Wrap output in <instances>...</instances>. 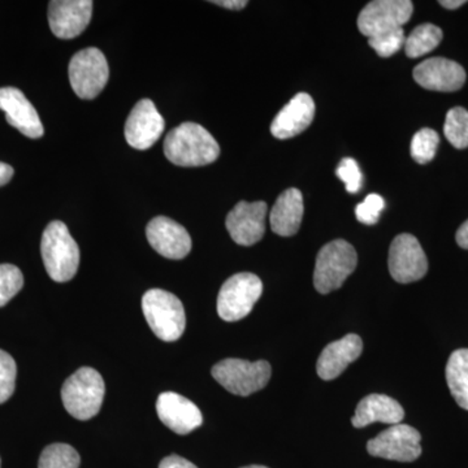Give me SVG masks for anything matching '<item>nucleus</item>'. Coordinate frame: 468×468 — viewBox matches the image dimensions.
<instances>
[{
    "label": "nucleus",
    "instance_id": "28",
    "mask_svg": "<svg viewBox=\"0 0 468 468\" xmlns=\"http://www.w3.org/2000/svg\"><path fill=\"white\" fill-rule=\"evenodd\" d=\"M24 276L14 264H0V307L5 306L23 289Z\"/></svg>",
    "mask_w": 468,
    "mask_h": 468
},
{
    "label": "nucleus",
    "instance_id": "26",
    "mask_svg": "<svg viewBox=\"0 0 468 468\" xmlns=\"http://www.w3.org/2000/svg\"><path fill=\"white\" fill-rule=\"evenodd\" d=\"M443 133L449 143L458 150L468 147V111L463 107H454L446 113Z\"/></svg>",
    "mask_w": 468,
    "mask_h": 468
},
{
    "label": "nucleus",
    "instance_id": "16",
    "mask_svg": "<svg viewBox=\"0 0 468 468\" xmlns=\"http://www.w3.org/2000/svg\"><path fill=\"white\" fill-rule=\"evenodd\" d=\"M414 80L427 90L452 92L463 88L466 72L457 61L431 58L415 67Z\"/></svg>",
    "mask_w": 468,
    "mask_h": 468
},
{
    "label": "nucleus",
    "instance_id": "2",
    "mask_svg": "<svg viewBox=\"0 0 468 468\" xmlns=\"http://www.w3.org/2000/svg\"><path fill=\"white\" fill-rule=\"evenodd\" d=\"M43 264L54 282H67L76 276L80 266L79 245L66 224L51 221L41 241Z\"/></svg>",
    "mask_w": 468,
    "mask_h": 468
},
{
    "label": "nucleus",
    "instance_id": "29",
    "mask_svg": "<svg viewBox=\"0 0 468 468\" xmlns=\"http://www.w3.org/2000/svg\"><path fill=\"white\" fill-rule=\"evenodd\" d=\"M406 37L403 29L390 30V32L378 34L368 38L369 46L377 51L378 57L390 58L401 50L405 46Z\"/></svg>",
    "mask_w": 468,
    "mask_h": 468
},
{
    "label": "nucleus",
    "instance_id": "34",
    "mask_svg": "<svg viewBox=\"0 0 468 468\" xmlns=\"http://www.w3.org/2000/svg\"><path fill=\"white\" fill-rule=\"evenodd\" d=\"M212 5H217L218 7L227 9H232V11H239L248 5L246 0H217V2H211Z\"/></svg>",
    "mask_w": 468,
    "mask_h": 468
},
{
    "label": "nucleus",
    "instance_id": "13",
    "mask_svg": "<svg viewBox=\"0 0 468 468\" xmlns=\"http://www.w3.org/2000/svg\"><path fill=\"white\" fill-rule=\"evenodd\" d=\"M266 202H239L228 214L226 227L234 242L252 246L266 232Z\"/></svg>",
    "mask_w": 468,
    "mask_h": 468
},
{
    "label": "nucleus",
    "instance_id": "15",
    "mask_svg": "<svg viewBox=\"0 0 468 468\" xmlns=\"http://www.w3.org/2000/svg\"><path fill=\"white\" fill-rule=\"evenodd\" d=\"M146 236L151 248L168 260H184L192 250L187 230L169 218H154L146 228Z\"/></svg>",
    "mask_w": 468,
    "mask_h": 468
},
{
    "label": "nucleus",
    "instance_id": "8",
    "mask_svg": "<svg viewBox=\"0 0 468 468\" xmlns=\"http://www.w3.org/2000/svg\"><path fill=\"white\" fill-rule=\"evenodd\" d=\"M110 69L103 52L88 48L70 58L69 82L77 97L94 100L106 88Z\"/></svg>",
    "mask_w": 468,
    "mask_h": 468
},
{
    "label": "nucleus",
    "instance_id": "12",
    "mask_svg": "<svg viewBox=\"0 0 468 468\" xmlns=\"http://www.w3.org/2000/svg\"><path fill=\"white\" fill-rule=\"evenodd\" d=\"M165 122L155 104L150 100H141L126 120V143L135 150H147L162 137Z\"/></svg>",
    "mask_w": 468,
    "mask_h": 468
},
{
    "label": "nucleus",
    "instance_id": "30",
    "mask_svg": "<svg viewBox=\"0 0 468 468\" xmlns=\"http://www.w3.org/2000/svg\"><path fill=\"white\" fill-rule=\"evenodd\" d=\"M16 362L5 351L0 350V405L11 399L16 387Z\"/></svg>",
    "mask_w": 468,
    "mask_h": 468
},
{
    "label": "nucleus",
    "instance_id": "11",
    "mask_svg": "<svg viewBox=\"0 0 468 468\" xmlns=\"http://www.w3.org/2000/svg\"><path fill=\"white\" fill-rule=\"evenodd\" d=\"M421 436L408 424H396L367 443L372 457L397 462H414L421 454Z\"/></svg>",
    "mask_w": 468,
    "mask_h": 468
},
{
    "label": "nucleus",
    "instance_id": "7",
    "mask_svg": "<svg viewBox=\"0 0 468 468\" xmlns=\"http://www.w3.org/2000/svg\"><path fill=\"white\" fill-rule=\"evenodd\" d=\"M263 292V282L254 273L233 275L224 282L218 295V314L226 322H239L251 313Z\"/></svg>",
    "mask_w": 468,
    "mask_h": 468
},
{
    "label": "nucleus",
    "instance_id": "23",
    "mask_svg": "<svg viewBox=\"0 0 468 468\" xmlns=\"http://www.w3.org/2000/svg\"><path fill=\"white\" fill-rule=\"evenodd\" d=\"M446 381L452 399L468 411V349L455 350L446 365Z\"/></svg>",
    "mask_w": 468,
    "mask_h": 468
},
{
    "label": "nucleus",
    "instance_id": "35",
    "mask_svg": "<svg viewBox=\"0 0 468 468\" xmlns=\"http://www.w3.org/2000/svg\"><path fill=\"white\" fill-rule=\"evenodd\" d=\"M458 245L461 246L464 250H468V220L464 221L457 230V236H455Z\"/></svg>",
    "mask_w": 468,
    "mask_h": 468
},
{
    "label": "nucleus",
    "instance_id": "33",
    "mask_svg": "<svg viewBox=\"0 0 468 468\" xmlns=\"http://www.w3.org/2000/svg\"><path fill=\"white\" fill-rule=\"evenodd\" d=\"M159 468H198L192 462L185 460L180 455H169L160 462Z\"/></svg>",
    "mask_w": 468,
    "mask_h": 468
},
{
    "label": "nucleus",
    "instance_id": "4",
    "mask_svg": "<svg viewBox=\"0 0 468 468\" xmlns=\"http://www.w3.org/2000/svg\"><path fill=\"white\" fill-rule=\"evenodd\" d=\"M144 318L151 331L165 343H174L184 335L186 316L183 302L172 292L151 289L143 297Z\"/></svg>",
    "mask_w": 468,
    "mask_h": 468
},
{
    "label": "nucleus",
    "instance_id": "22",
    "mask_svg": "<svg viewBox=\"0 0 468 468\" xmlns=\"http://www.w3.org/2000/svg\"><path fill=\"white\" fill-rule=\"evenodd\" d=\"M303 211V197L300 190L294 187L285 190L271 209V229L279 236H294L300 230Z\"/></svg>",
    "mask_w": 468,
    "mask_h": 468
},
{
    "label": "nucleus",
    "instance_id": "14",
    "mask_svg": "<svg viewBox=\"0 0 468 468\" xmlns=\"http://www.w3.org/2000/svg\"><path fill=\"white\" fill-rule=\"evenodd\" d=\"M91 0H52L48 3V24L60 39H72L84 32L92 16Z\"/></svg>",
    "mask_w": 468,
    "mask_h": 468
},
{
    "label": "nucleus",
    "instance_id": "38",
    "mask_svg": "<svg viewBox=\"0 0 468 468\" xmlns=\"http://www.w3.org/2000/svg\"><path fill=\"white\" fill-rule=\"evenodd\" d=\"M242 468H268L266 466H248V467H242Z\"/></svg>",
    "mask_w": 468,
    "mask_h": 468
},
{
    "label": "nucleus",
    "instance_id": "10",
    "mask_svg": "<svg viewBox=\"0 0 468 468\" xmlns=\"http://www.w3.org/2000/svg\"><path fill=\"white\" fill-rule=\"evenodd\" d=\"M388 263L390 275L401 284L418 282L428 272L426 252L417 237L409 233L399 234L393 239Z\"/></svg>",
    "mask_w": 468,
    "mask_h": 468
},
{
    "label": "nucleus",
    "instance_id": "5",
    "mask_svg": "<svg viewBox=\"0 0 468 468\" xmlns=\"http://www.w3.org/2000/svg\"><path fill=\"white\" fill-rule=\"evenodd\" d=\"M356 249L344 239H335L320 249L314 271V285L322 294L337 291L356 271Z\"/></svg>",
    "mask_w": 468,
    "mask_h": 468
},
{
    "label": "nucleus",
    "instance_id": "36",
    "mask_svg": "<svg viewBox=\"0 0 468 468\" xmlns=\"http://www.w3.org/2000/svg\"><path fill=\"white\" fill-rule=\"evenodd\" d=\"M14 168L9 165H5V163L0 162V187L7 185L11 178L14 177Z\"/></svg>",
    "mask_w": 468,
    "mask_h": 468
},
{
    "label": "nucleus",
    "instance_id": "6",
    "mask_svg": "<svg viewBox=\"0 0 468 468\" xmlns=\"http://www.w3.org/2000/svg\"><path fill=\"white\" fill-rule=\"evenodd\" d=\"M211 374L228 392L236 396L248 397L266 387L272 375V369L266 360L249 362V360L229 358L215 365Z\"/></svg>",
    "mask_w": 468,
    "mask_h": 468
},
{
    "label": "nucleus",
    "instance_id": "20",
    "mask_svg": "<svg viewBox=\"0 0 468 468\" xmlns=\"http://www.w3.org/2000/svg\"><path fill=\"white\" fill-rule=\"evenodd\" d=\"M363 351V341L358 335H346L341 340L329 344L322 351L316 365L320 378L329 381L340 377Z\"/></svg>",
    "mask_w": 468,
    "mask_h": 468
},
{
    "label": "nucleus",
    "instance_id": "21",
    "mask_svg": "<svg viewBox=\"0 0 468 468\" xmlns=\"http://www.w3.org/2000/svg\"><path fill=\"white\" fill-rule=\"evenodd\" d=\"M405 410L392 397L385 394H369L356 406L351 423L356 428L367 427L372 423L401 424Z\"/></svg>",
    "mask_w": 468,
    "mask_h": 468
},
{
    "label": "nucleus",
    "instance_id": "18",
    "mask_svg": "<svg viewBox=\"0 0 468 468\" xmlns=\"http://www.w3.org/2000/svg\"><path fill=\"white\" fill-rule=\"evenodd\" d=\"M0 110L5 111L8 124L27 137L37 140L45 133L38 112L18 89L0 88Z\"/></svg>",
    "mask_w": 468,
    "mask_h": 468
},
{
    "label": "nucleus",
    "instance_id": "1",
    "mask_svg": "<svg viewBox=\"0 0 468 468\" xmlns=\"http://www.w3.org/2000/svg\"><path fill=\"white\" fill-rule=\"evenodd\" d=\"M165 155L178 167H202L218 158L220 147L207 129L197 122H184L165 137Z\"/></svg>",
    "mask_w": 468,
    "mask_h": 468
},
{
    "label": "nucleus",
    "instance_id": "27",
    "mask_svg": "<svg viewBox=\"0 0 468 468\" xmlns=\"http://www.w3.org/2000/svg\"><path fill=\"white\" fill-rule=\"evenodd\" d=\"M440 137L436 131L430 128L420 129L411 141V156L419 165L432 162L439 147Z\"/></svg>",
    "mask_w": 468,
    "mask_h": 468
},
{
    "label": "nucleus",
    "instance_id": "17",
    "mask_svg": "<svg viewBox=\"0 0 468 468\" xmlns=\"http://www.w3.org/2000/svg\"><path fill=\"white\" fill-rule=\"evenodd\" d=\"M156 411L162 423L177 435H189L203 423L201 410L177 393L160 394L156 401Z\"/></svg>",
    "mask_w": 468,
    "mask_h": 468
},
{
    "label": "nucleus",
    "instance_id": "32",
    "mask_svg": "<svg viewBox=\"0 0 468 468\" xmlns=\"http://www.w3.org/2000/svg\"><path fill=\"white\" fill-rule=\"evenodd\" d=\"M384 207L385 201L383 197L378 196V194H369L365 201L356 206V218H358L360 223L374 226V224L378 223Z\"/></svg>",
    "mask_w": 468,
    "mask_h": 468
},
{
    "label": "nucleus",
    "instance_id": "3",
    "mask_svg": "<svg viewBox=\"0 0 468 468\" xmlns=\"http://www.w3.org/2000/svg\"><path fill=\"white\" fill-rule=\"evenodd\" d=\"M106 385L100 372L94 368L77 369L61 388V399L70 417L89 420L101 411Z\"/></svg>",
    "mask_w": 468,
    "mask_h": 468
},
{
    "label": "nucleus",
    "instance_id": "25",
    "mask_svg": "<svg viewBox=\"0 0 468 468\" xmlns=\"http://www.w3.org/2000/svg\"><path fill=\"white\" fill-rule=\"evenodd\" d=\"M81 458L75 448L67 443H52L39 457L38 468H79Z\"/></svg>",
    "mask_w": 468,
    "mask_h": 468
},
{
    "label": "nucleus",
    "instance_id": "9",
    "mask_svg": "<svg viewBox=\"0 0 468 468\" xmlns=\"http://www.w3.org/2000/svg\"><path fill=\"white\" fill-rule=\"evenodd\" d=\"M414 5L410 0H375L358 16L359 32L371 37L401 29L411 18Z\"/></svg>",
    "mask_w": 468,
    "mask_h": 468
},
{
    "label": "nucleus",
    "instance_id": "19",
    "mask_svg": "<svg viewBox=\"0 0 468 468\" xmlns=\"http://www.w3.org/2000/svg\"><path fill=\"white\" fill-rule=\"evenodd\" d=\"M315 116V103L307 92H298L277 113L271 125V133L279 140H288L306 131Z\"/></svg>",
    "mask_w": 468,
    "mask_h": 468
},
{
    "label": "nucleus",
    "instance_id": "37",
    "mask_svg": "<svg viewBox=\"0 0 468 468\" xmlns=\"http://www.w3.org/2000/svg\"><path fill=\"white\" fill-rule=\"evenodd\" d=\"M466 0H441L440 5L446 9H457L462 7L463 5H466Z\"/></svg>",
    "mask_w": 468,
    "mask_h": 468
},
{
    "label": "nucleus",
    "instance_id": "31",
    "mask_svg": "<svg viewBox=\"0 0 468 468\" xmlns=\"http://www.w3.org/2000/svg\"><path fill=\"white\" fill-rule=\"evenodd\" d=\"M335 175L343 181L347 192L351 194L359 192L360 187H362L363 176L356 160L351 158L341 160L340 165L335 169Z\"/></svg>",
    "mask_w": 468,
    "mask_h": 468
},
{
    "label": "nucleus",
    "instance_id": "24",
    "mask_svg": "<svg viewBox=\"0 0 468 468\" xmlns=\"http://www.w3.org/2000/svg\"><path fill=\"white\" fill-rule=\"evenodd\" d=\"M441 41L442 30L439 27L433 24H421L406 38L403 48L409 58H417L435 50Z\"/></svg>",
    "mask_w": 468,
    "mask_h": 468
}]
</instances>
